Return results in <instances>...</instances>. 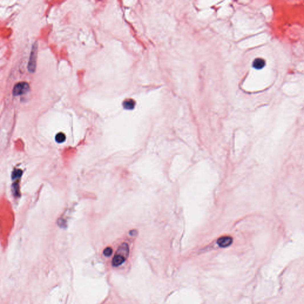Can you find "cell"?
Masks as SVG:
<instances>
[{
  "mask_svg": "<svg viewBox=\"0 0 304 304\" xmlns=\"http://www.w3.org/2000/svg\"><path fill=\"white\" fill-rule=\"evenodd\" d=\"M37 43H35L32 49L30 59L28 64V70L31 73H33V72H35L36 67H37Z\"/></svg>",
  "mask_w": 304,
  "mask_h": 304,
  "instance_id": "1",
  "label": "cell"
},
{
  "mask_svg": "<svg viewBox=\"0 0 304 304\" xmlns=\"http://www.w3.org/2000/svg\"><path fill=\"white\" fill-rule=\"evenodd\" d=\"M29 90V85L26 82H20L14 86L13 90V95L14 96H19L23 95Z\"/></svg>",
  "mask_w": 304,
  "mask_h": 304,
  "instance_id": "2",
  "label": "cell"
},
{
  "mask_svg": "<svg viewBox=\"0 0 304 304\" xmlns=\"http://www.w3.org/2000/svg\"><path fill=\"white\" fill-rule=\"evenodd\" d=\"M233 242V239L232 237L229 236H224L219 238L218 241V244L219 247L222 248H225L230 246Z\"/></svg>",
  "mask_w": 304,
  "mask_h": 304,
  "instance_id": "3",
  "label": "cell"
},
{
  "mask_svg": "<svg viewBox=\"0 0 304 304\" xmlns=\"http://www.w3.org/2000/svg\"><path fill=\"white\" fill-rule=\"evenodd\" d=\"M115 254L119 255L127 259L129 254V247L127 244L122 243L116 252Z\"/></svg>",
  "mask_w": 304,
  "mask_h": 304,
  "instance_id": "4",
  "label": "cell"
},
{
  "mask_svg": "<svg viewBox=\"0 0 304 304\" xmlns=\"http://www.w3.org/2000/svg\"><path fill=\"white\" fill-rule=\"evenodd\" d=\"M266 65V60L261 57H258L253 61L252 66L253 68H254L256 70H262Z\"/></svg>",
  "mask_w": 304,
  "mask_h": 304,
  "instance_id": "5",
  "label": "cell"
},
{
  "mask_svg": "<svg viewBox=\"0 0 304 304\" xmlns=\"http://www.w3.org/2000/svg\"><path fill=\"white\" fill-rule=\"evenodd\" d=\"M126 258L119 255L115 254L112 260V265L115 267L119 266L125 261Z\"/></svg>",
  "mask_w": 304,
  "mask_h": 304,
  "instance_id": "6",
  "label": "cell"
},
{
  "mask_svg": "<svg viewBox=\"0 0 304 304\" xmlns=\"http://www.w3.org/2000/svg\"><path fill=\"white\" fill-rule=\"evenodd\" d=\"M12 192L14 195V196L16 198H18L20 197V187L19 184V182H15L12 185Z\"/></svg>",
  "mask_w": 304,
  "mask_h": 304,
  "instance_id": "7",
  "label": "cell"
},
{
  "mask_svg": "<svg viewBox=\"0 0 304 304\" xmlns=\"http://www.w3.org/2000/svg\"><path fill=\"white\" fill-rule=\"evenodd\" d=\"M123 106L126 110H133L135 106V102L133 99H127L123 102Z\"/></svg>",
  "mask_w": 304,
  "mask_h": 304,
  "instance_id": "8",
  "label": "cell"
},
{
  "mask_svg": "<svg viewBox=\"0 0 304 304\" xmlns=\"http://www.w3.org/2000/svg\"><path fill=\"white\" fill-rule=\"evenodd\" d=\"M23 171L20 169H14L12 172L11 178L13 180L19 179L22 176Z\"/></svg>",
  "mask_w": 304,
  "mask_h": 304,
  "instance_id": "9",
  "label": "cell"
},
{
  "mask_svg": "<svg viewBox=\"0 0 304 304\" xmlns=\"http://www.w3.org/2000/svg\"><path fill=\"white\" fill-rule=\"evenodd\" d=\"M66 139V136L63 133H58L55 136V140L57 143H62Z\"/></svg>",
  "mask_w": 304,
  "mask_h": 304,
  "instance_id": "10",
  "label": "cell"
},
{
  "mask_svg": "<svg viewBox=\"0 0 304 304\" xmlns=\"http://www.w3.org/2000/svg\"><path fill=\"white\" fill-rule=\"evenodd\" d=\"M112 254V249L111 247H107L104 251V254L106 257H110Z\"/></svg>",
  "mask_w": 304,
  "mask_h": 304,
  "instance_id": "11",
  "label": "cell"
}]
</instances>
